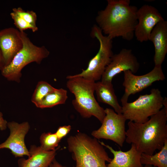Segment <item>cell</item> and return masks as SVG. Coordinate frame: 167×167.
Returning a JSON list of instances; mask_svg holds the SVG:
<instances>
[{
  "instance_id": "cell-1",
  "label": "cell",
  "mask_w": 167,
  "mask_h": 167,
  "mask_svg": "<svg viewBox=\"0 0 167 167\" xmlns=\"http://www.w3.org/2000/svg\"><path fill=\"white\" fill-rule=\"evenodd\" d=\"M105 8L98 11L97 26L103 33L112 39L117 37L130 41L134 36L137 23L136 6L129 0H108Z\"/></svg>"
},
{
  "instance_id": "cell-2",
  "label": "cell",
  "mask_w": 167,
  "mask_h": 167,
  "mask_svg": "<svg viewBox=\"0 0 167 167\" xmlns=\"http://www.w3.org/2000/svg\"><path fill=\"white\" fill-rule=\"evenodd\" d=\"M167 109L164 107L145 122L129 121L125 141L133 144L141 153L152 155L167 140Z\"/></svg>"
},
{
  "instance_id": "cell-3",
  "label": "cell",
  "mask_w": 167,
  "mask_h": 167,
  "mask_svg": "<svg viewBox=\"0 0 167 167\" xmlns=\"http://www.w3.org/2000/svg\"><path fill=\"white\" fill-rule=\"evenodd\" d=\"M68 151L75 162V167H107L111 160L97 139L79 132L67 139Z\"/></svg>"
},
{
  "instance_id": "cell-4",
  "label": "cell",
  "mask_w": 167,
  "mask_h": 167,
  "mask_svg": "<svg viewBox=\"0 0 167 167\" xmlns=\"http://www.w3.org/2000/svg\"><path fill=\"white\" fill-rule=\"evenodd\" d=\"M66 78V87L75 97L72 102L74 109L82 117L94 116L101 123L105 113L94 96L96 82L72 75L67 76Z\"/></svg>"
},
{
  "instance_id": "cell-5",
  "label": "cell",
  "mask_w": 167,
  "mask_h": 167,
  "mask_svg": "<svg viewBox=\"0 0 167 167\" xmlns=\"http://www.w3.org/2000/svg\"><path fill=\"white\" fill-rule=\"evenodd\" d=\"M23 46L10 63L1 70V74L9 81L19 83L23 68L32 62L40 64L49 55V51L44 46L34 44L24 31L20 32Z\"/></svg>"
},
{
  "instance_id": "cell-6",
  "label": "cell",
  "mask_w": 167,
  "mask_h": 167,
  "mask_svg": "<svg viewBox=\"0 0 167 167\" xmlns=\"http://www.w3.org/2000/svg\"><path fill=\"white\" fill-rule=\"evenodd\" d=\"M164 99L158 88H152L149 94L141 95L134 101L122 105V114L126 120L145 122L163 107Z\"/></svg>"
},
{
  "instance_id": "cell-7",
  "label": "cell",
  "mask_w": 167,
  "mask_h": 167,
  "mask_svg": "<svg viewBox=\"0 0 167 167\" xmlns=\"http://www.w3.org/2000/svg\"><path fill=\"white\" fill-rule=\"evenodd\" d=\"M91 36L96 38L99 43V48L96 54L89 61L85 70L79 73L72 75L80 77L95 82L100 80L105 69L110 62L113 55L112 51V39L104 36L96 24L92 28Z\"/></svg>"
},
{
  "instance_id": "cell-8",
  "label": "cell",
  "mask_w": 167,
  "mask_h": 167,
  "mask_svg": "<svg viewBox=\"0 0 167 167\" xmlns=\"http://www.w3.org/2000/svg\"><path fill=\"white\" fill-rule=\"evenodd\" d=\"M105 116L100 127L93 131L91 135L97 139L111 140L121 147L126 138L125 122L126 119L122 114H118L113 109H105Z\"/></svg>"
},
{
  "instance_id": "cell-9",
  "label": "cell",
  "mask_w": 167,
  "mask_h": 167,
  "mask_svg": "<svg viewBox=\"0 0 167 167\" xmlns=\"http://www.w3.org/2000/svg\"><path fill=\"white\" fill-rule=\"evenodd\" d=\"M123 72L122 85L125 88V92L121 99L122 105L128 102L131 95L142 91L156 81H163L165 79L161 66H155L152 70L143 75H135L130 70Z\"/></svg>"
},
{
  "instance_id": "cell-10",
  "label": "cell",
  "mask_w": 167,
  "mask_h": 167,
  "mask_svg": "<svg viewBox=\"0 0 167 167\" xmlns=\"http://www.w3.org/2000/svg\"><path fill=\"white\" fill-rule=\"evenodd\" d=\"M140 64L131 49L123 48L113 54L101 78V81L112 83L113 78L122 72L130 70L133 74L139 70Z\"/></svg>"
},
{
  "instance_id": "cell-11",
  "label": "cell",
  "mask_w": 167,
  "mask_h": 167,
  "mask_svg": "<svg viewBox=\"0 0 167 167\" xmlns=\"http://www.w3.org/2000/svg\"><path fill=\"white\" fill-rule=\"evenodd\" d=\"M137 23L134 36L137 40L142 42L149 41L150 35L155 26L164 20L161 14L155 7L144 5L137 12Z\"/></svg>"
},
{
  "instance_id": "cell-12",
  "label": "cell",
  "mask_w": 167,
  "mask_h": 167,
  "mask_svg": "<svg viewBox=\"0 0 167 167\" xmlns=\"http://www.w3.org/2000/svg\"><path fill=\"white\" fill-rule=\"evenodd\" d=\"M10 130V135L6 140L0 144V149H9L15 157L30 156L29 151L24 142V138L28 132L30 126L28 122L18 123L15 122L7 123Z\"/></svg>"
},
{
  "instance_id": "cell-13",
  "label": "cell",
  "mask_w": 167,
  "mask_h": 167,
  "mask_svg": "<svg viewBox=\"0 0 167 167\" xmlns=\"http://www.w3.org/2000/svg\"><path fill=\"white\" fill-rule=\"evenodd\" d=\"M23 46L19 30L11 27L0 31V48L3 59L4 67L10 63Z\"/></svg>"
},
{
  "instance_id": "cell-14",
  "label": "cell",
  "mask_w": 167,
  "mask_h": 167,
  "mask_svg": "<svg viewBox=\"0 0 167 167\" xmlns=\"http://www.w3.org/2000/svg\"><path fill=\"white\" fill-rule=\"evenodd\" d=\"M103 146L108 148L113 154V157L107 165V167H143L140 161L141 153L133 144L126 152L115 150L112 147L99 141Z\"/></svg>"
},
{
  "instance_id": "cell-15",
  "label": "cell",
  "mask_w": 167,
  "mask_h": 167,
  "mask_svg": "<svg viewBox=\"0 0 167 167\" xmlns=\"http://www.w3.org/2000/svg\"><path fill=\"white\" fill-rule=\"evenodd\" d=\"M149 41L154 45L153 60L155 66H161L167 53V22L164 20L158 23L150 35Z\"/></svg>"
},
{
  "instance_id": "cell-16",
  "label": "cell",
  "mask_w": 167,
  "mask_h": 167,
  "mask_svg": "<svg viewBox=\"0 0 167 167\" xmlns=\"http://www.w3.org/2000/svg\"><path fill=\"white\" fill-rule=\"evenodd\" d=\"M58 148L49 151L44 150L40 147L31 146L28 159H20L18 161L19 167H48L55 159Z\"/></svg>"
},
{
  "instance_id": "cell-17",
  "label": "cell",
  "mask_w": 167,
  "mask_h": 167,
  "mask_svg": "<svg viewBox=\"0 0 167 167\" xmlns=\"http://www.w3.org/2000/svg\"><path fill=\"white\" fill-rule=\"evenodd\" d=\"M95 92L98 101L109 105L117 113L122 114V106L118 101L112 83L96 82Z\"/></svg>"
},
{
  "instance_id": "cell-18",
  "label": "cell",
  "mask_w": 167,
  "mask_h": 167,
  "mask_svg": "<svg viewBox=\"0 0 167 167\" xmlns=\"http://www.w3.org/2000/svg\"><path fill=\"white\" fill-rule=\"evenodd\" d=\"M68 98L67 91L62 88L56 89L46 96L36 106L39 108H51L64 104Z\"/></svg>"
},
{
  "instance_id": "cell-19",
  "label": "cell",
  "mask_w": 167,
  "mask_h": 167,
  "mask_svg": "<svg viewBox=\"0 0 167 167\" xmlns=\"http://www.w3.org/2000/svg\"><path fill=\"white\" fill-rule=\"evenodd\" d=\"M159 151L158 152L151 155L141 153L140 158L141 164L157 167H167V140Z\"/></svg>"
},
{
  "instance_id": "cell-20",
  "label": "cell",
  "mask_w": 167,
  "mask_h": 167,
  "mask_svg": "<svg viewBox=\"0 0 167 167\" xmlns=\"http://www.w3.org/2000/svg\"><path fill=\"white\" fill-rule=\"evenodd\" d=\"M56 89L46 81H39L32 95V102L36 105L44 97Z\"/></svg>"
},
{
  "instance_id": "cell-21",
  "label": "cell",
  "mask_w": 167,
  "mask_h": 167,
  "mask_svg": "<svg viewBox=\"0 0 167 167\" xmlns=\"http://www.w3.org/2000/svg\"><path fill=\"white\" fill-rule=\"evenodd\" d=\"M60 141L55 133H44L40 137V146L45 151H52L56 149Z\"/></svg>"
},
{
  "instance_id": "cell-22",
  "label": "cell",
  "mask_w": 167,
  "mask_h": 167,
  "mask_svg": "<svg viewBox=\"0 0 167 167\" xmlns=\"http://www.w3.org/2000/svg\"><path fill=\"white\" fill-rule=\"evenodd\" d=\"M12 11L20 17L24 21L33 26L37 31L38 28L36 25L37 15L32 11H25L21 7L13 8Z\"/></svg>"
},
{
  "instance_id": "cell-23",
  "label": "cell",
  "mask_w": 167,
  "mask_h": 167,
  "mask_svg": "<svg viewBox=\"0 0 167 167\" xmlns=\"http://www.w3.org/2000/svg\"><path fill=\"white\" fill-rule=\"evenodd\" d=\"M10 15L14 21V25L20 32H23L28 29L31 30L33 32L37 31L33 26L24 21L20 17L13 12H11Z\"/></svg>"
},
{
  "instance_id": "cell-24",
  "label": "cell",
  "mask_w": 167,
  "mask_h": 167,
  "mask_svg": "<svg viewBox=\"0 0 167 167\" xmlns=\"http://www.w3.org/2000/svg\"><path fill=\"white\" fill-rule=\"evenodd\" d=\"M71 129V125H65L59 127L55 133L60 140L66 136Z\"/></svg>"
},
{
  "instance_id": "cell-25",
  "label": "cell",
  "mask_w": 167,
  "mask_h": 167,
  "mask_svg": "<svg viewBox=\"0 0 167 167\" xmlns=\"http://www.w3.org/2000/svg\"><path fill=\"white\" fill-rule=\"evenodd\" d=\"M7 122L3 117L2 113L0 112V130H4L6 128Z\"/></svg>"
},
{
  "instance_id": "cell-26",
  "label": "cell",
  "mask_w": 167,
  "mask_h": 167,
  "mask_svg": "<svg viewBox=\"0 0 167 167\" xmlns=\"http://www.w3.org/2000/svg\"><path fill=\"white\" fill-rule=\"evenodd\" d=\"M48 167H67L62 165L55 159Z\"/></svg>"
},
{
  "instance_id": "cell-27",
  "label": "cell",
  "mask_w": 167,
  "mask_h": 167,
  "mask_svg": "<svg viewBox=\"0 0 167 167\" xmlns=\"http://www.w3.org/2000/svg\"><path fill=\"white\" fill-rule=\"evenodd\" d=\"M4 66V65L3 59L0 48V70H1Z\"/></svg>"
},
{
  "instance_id": "cell-28",
  "label": "cell",
  "mask_w": 167,
  "mask_h": 167,
  "mask_svg": "<svg viewBox=\"0 0 167 167\" xmlns=\"http://www.w3.org/2000/svg\"><path fill=\"white\" fill-rule=\"evenodd\" d=\"M143 167H157L152 165H145Z\"/></svg>"
}]
</instances>
